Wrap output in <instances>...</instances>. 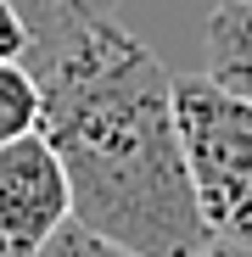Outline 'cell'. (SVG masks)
Listing matches in <instances>:
<instances>
[{"instance_id":"52a82bcc","label":"cell","mask_w":252,"mask_h":257,"mask_svg":"<svg viewBox=\"0 0 252 257\" xmlns=\"http://www.w3.org/2000/svg\"><path fill=\"white\" fill-rule=\"evenodd\" d=\"M17 6H28V12L39 17V28H45V39H56V34H62V23L73 17V12L62 6V0H17ZM45 51H51V45H45ZM39 62H45V56H39Z\"/></svg>"},{"instance_id":"9c48e42d","label":"cell","mask_w":252,"mask_h":257,"mask_svg":"<svg viewBox=\"0 0 252 257\" xmlns=\"http://www.w3.org/2000/svg\"><path fill=\"white\" fill-rule=\"evenodd\" d=\"M62 6H67V12H78V17H107L118 0H62Z\"/></svg>"},{"instance_id":"7a4b0ae2","label":"cell","mask_w":252,"mask_h":257,"mask_svg":"<svg viewBox=\"0 0 252 257\" xmlns=\"http://www.w3.org/2000/svg\"><path fill=\"white\" fill-rule=\"evenodd\" d=\"M174 117L207 235L252 246V95L213 73L174 78Z\"/></svg>"},{"instance_id":"277c9868","label":"cell","mask_w":252,"mask_h":257,"mask_svg":"<svg viewBox=\"0 0 252 257\" xmlns=\"http://www.w3.org/2000/svg\"><path fill=\"white\" fill-rule=\"evenodd\" d=\"M207 73L252 95V0H219L207 17Z\"/></svg>"},{"instance_id":"ba28073f","label":"cell","mask_w":252,"mask_h":257,"mask_svg":"<svg viewBox=\"0 0 252 257\" xmlns=\"http://www.w3.org/2000/svg\"><path fill=\"white\" fill-rule=\"evenodd\" d=\"M196 257H252V246H235V240H207Z\"/></svg>"},{"instance_id":"8992f818","label":"cell","mask_w":252,"mask_h":257,"mask_svg":"<svg viewBox=\"0 0 252 257\" xmlns=\"http://www.w3.org/2000/svg\"><path fill=\"white\" fill-rule=\"evenodd\" d=\"M28 257H140V251H129V246H118V240H107V235H96L90 224H78V218H67L51 240H39Z\"/></svg>"},{"instance_id":"3957f363","label":"cell","mask_w":252,"mask_h":257,"mask_svg":"<svg viewBox=\"0 0 252 257\" xmlns=\"http://www.w3.org/2000/svg\"><path fill=\"white\" fill-rule=\"evenodd\" d=\"M73 218V185L45 128L0 140V240L6 257H28Z\"/></svg>"},{"instance_id":"6da1fadb","label":"cell","mask_w":252,"mask_h":257,"mask_svg":"<svg viewBox=\"0 0 252 257\" xmlns=\"http://www.w3.org/2000/svg\"><path fill=\"white\" fill-rule=\"evenodd\" d=\"M45 90V140L56 146L73 218L140 257H196L207 240L174 117V73L151 45L107 17H67L34 67Z\"/></svg>"},{"instance_id":"5b68a950","label":"cell","mask_w":252,"mask_h":257,"mask_svg":"<svg viewBox=\"0 0 252 257\" xmlns=\"http://www.w3.org/2000/svg\"><path fill=\"white\" fill-rule=\"evenodd\" d=\"M45 117V90H39L34 67L23 62H0V140H17Z\"/></svg>"},{"instance_id":"30bf717a","label":"cell","mask_w":252,"mask_h":257,"mask_svg":"<svg viewBox=\"0 0 252 257\" xmlns=\"http://www.w3.org/2000/svg\"><path fill=\"white\" fill-rule=\"evenodd\" d=\"M0 257H6V240H0Z\"/></svg>"}]
</instances>
